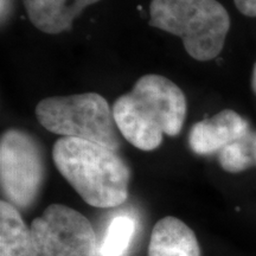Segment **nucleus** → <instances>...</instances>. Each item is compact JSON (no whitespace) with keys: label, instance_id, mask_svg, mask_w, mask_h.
<instances>
[{"label":"nucleus","instance_id":"nucleus-8","mask_svg":"<svg viewBox=\"0 0 256 256\" xmlns=\"http://www.w3.org/2000/svg\"><path fill=\"white\" fill-rule=\"evenodd\" d=\"M100 0H23L28 17L44 34L68 31L83 10Z\"/></svg>","mask_w":256,"mask_h":256},{"label":"nucleus","instance_id":"nucleus-14","mask_svg":"<svg viewBox=\"0 0 256 256\" xmlns=\"http://www.w3.org/2000/svg\"><path fill=\"white\" fill-rule=\"evenodd\" d=\"M248 142H249V147H250L252 160H254V165H256V133H249Z\"/></svg>","mask_w":256,"mask_h":256},{"label":"nucleus","instance_id":"nucleus-13","mask_svg":"<svg viewBox=\"0 0 256 256\" xmlns=\"http://www.w3.org/2000/svg\"><path fill=\"white\" fill-rule=\"evenodd\" d=\"M235 6L243 16L256 17V0H234Z\"/></svg>","mask_w":256,"mask_h":256},{"label":"nucleus","instance_id":"nucleus-15","mask_svg":"<svg viewBox=\"0 0 256 256\" xmlns=\"http://www.w3.org/2000/svg\"><path fill=\"white\" fill-rule=\"evenodd\" d=\"M252 92L256 94V63L254 66V68H252Z\"/></svg>","mask_w":256,"mask_h":256},{"label":"nucleus","instance_id":"nucleus-11","mask_svg":"<svg viewBox=\"0 0 256 256\" xmlns=\"http://www.w3.org/2000/svg\"><path fill=\"white\" fill-rule=\"evenodd\" d=\"M136 230L134 218L127 215L116 216L108 226L104 238L98 244V256H124Z\"/></svg>","mask_w":256,"mask_h":256},{"label":"nucleus","instance_id":"nucleus-1","mask_svg":"<svg viewBox=\"0 0 256 256\" xmlns=\"http://www.w3.org/2000/svg\"><path fill=\"white\" fill-rule=\"evenodd\" d=\"M186 110V98L174 82L147 74L114 102L113 115L128 142L142 151H153L164 134L176 136L182 132Z\"/></svg>","mask_w":256,"mask_h":256},{"label":"nucleus","instance_id":"nucleus-7","mask_svg":"<svg viewBox=\"0 0 256 256\" xmlns=\"http://www.w3.org/2000/svg\"><path fill=\"white\" fill-rule=\"evenodd\" d=\"M247 120L232 110H223L206 120L198 121L188 134L192 152L200 156L218 153L226 145L244 139L248 134Z\"/></svg>","mask_w":256,"mask_h":256},{"label":"nucleus","instance_id":"nucleus-6","mask_svg":"<svg viewBox=\"0 0 256 256\" xmlns=\"http://www.w3.org/2000/svg\"><path fill=\"white\" fill-rule=\"evenodd\" d=\"M31 232L40 256H98L92 223L78 211L51 204L34 220Z\"/></svg>","mask_w":256,"mask_h":256},{"label":"nucleus","instance_id":"nucleus-4","mask_svg":"<svg viewBox=\"0 0 256 256\" xmlns=\"http://www.w3.org/2000/svg\"><path fill=\"white\" fill-rule=\"evenodd\" d=\"M36 116L46 130L63 138L87 140L113 151L120 147L113 108L98 92L44 98L37 104Z\"/></svg>","mask_w":256,"mask_h":256},{"label":"nucleus","instance_id":"nucleus-12","mask_svg":"<svg viewBox=\"0 0 256 256\" xmlns=\"http://www.w3.org/2000/svg\"><path fill=\"white\" fill-rule=\"evenodd\" d=\"M248 136L244 139L229 144L218 152L220 165L224 171L229 174H238L254 165Z\"/></svg>","mask_w":256,"mask_h":256},{"label":"nucleus","instance_id":"nucleus-5","mask_svg":"<svg viewBox=\"0 0 256 256\" xmlns=\"http://www.w3.org/2000/svg\"><path fill=\"white\" fill-rule=\"evenodd\" d=\"M44 179L43 153L34 136L8 130L0 140V182L5 200L26 210L36 200Z\"/></svg>","mask_w":256,"mask_h":256},{"label":"nucleus","instance_id":"nucleus-2","mask_svg":"<svg viewBox=\"0 0 256 256\" xmlns=\"http://www.w3.org/2000/svg\"><path fill=\"white\" fill-rule=\"evenodd\" d=\"M57 170L86 203L115 208L128 197L130 168L116 151L87 140L62 138L54 145Z\"/></svg>","mask_w":256,"mask_h":256},{"label":"nucleus","instance_id":"nucleus-9","mask_svg":"<svg viewBox=\"0 0 256 256\" xmlns=\"http://www.w3.org/2000/svg\"><path fill=\"white\" fill-rule=\"evenodd\" d=\"M147 256H200V248L190 226L166 216L152 230Z\"/></svg>","mask_w":256,"mask_h":256},{"label":"nucleus","instance_id":"nucleus-3","mask_svg":"<svg viewBox=\"0 0 256 256\" xmlns=\"http://www.w3.org/2000/svg\"><path fill=\"white\" fill-rule=\"evenodd\" d=\"M148 24L178 36L192 58L206 62L223 50L230 16L217 0H152Z\"/></svg>","mask_w":256,"mask_h":256},{"label":"nucleus","instance_id":"nucleus-10","mask_svg":"<svg viewBox=\"0 0 256 256\" xmlns=\"http://www.w3.org/2000/svg\"><path fill=\"white\" fill-rule=\"evenodd\" d=\"M0 256H40L31 228L17 208L4 200L0 202Z\"/></svg>","mask_w":256,"mask_h":256}]
</instances>
